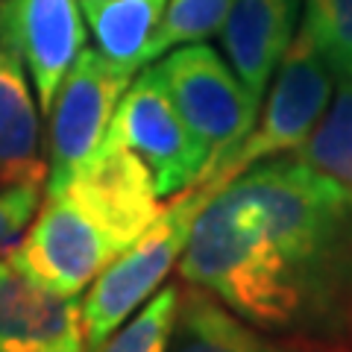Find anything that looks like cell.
<instances>
[{
	"label": "cell",
	"instance_id": "obj_1",
	"mask_svg": "<svg viewBox=\"0 0 352 352\" xmlns=\"http://www.w3.org/2000/svg\"><path fill=\"white\" fill-rule=\"evenodd\" d=\"M179 276L279 344L352 352V197L300 156L264 159L200 206Z\"/></svg>",
	"mask_w": 352,
	"mask_h": 352
},
{
	"label": "cell",
	"instance_id": "obj_2",
	"mask_svg": "<svg viewBox=\"0 0 352 352\" xmlns=\"http://www.w3.org/2000/svg\"><path fill=\"white\" fill-rule=\"evenodd\" d=\"M214 191L217 188H212L208 182H197L191 188L179 191L144 232L120 256L109 261L100 270V276L88 285L80 314L88 352H94L120 323H126L159 291V285L168 279V273L182 258L200 206Z\"/></svg>",
	"mask_w": 352,
	"mask_h": 352
},
{
	"label": "cell",
	"instance_id": "obj_3",
	"mask_svg": "<svg viewBox=\"0 0 352 352\" xmlns=\"http://www.w3.org/2000/svg\"><path fill=\"white\" fill-rule=\"evenodd\" d=\"M156 71L176 112L188 124L191 135L208 159L203 176L197 179L203 182L256 126L258 100H252L232 65L206 41L168 50L159 56Z\"/></svg>",
	"mask_w": 352,
	"mask_h": 352
},
{
	"label": "cell",
	"instance_id": "obj_4",
	"mask_svg": "<svg viewBox=\"0 0 352 352\" xmlns=\"http://www.w3.org/2000/svg\"><path fill=\"white\" fill-rule=\"evenodd\" d=\"M267 88L270 91L258 126H252L250 135L203 179L212 188H220L232 176L264 159L296 153L323 118L335 94V74L305 30L296 32Z\"/></svg>",
	"mask_w": 352,
	"mask_h": 352
},
{
	"label": "cell",
	"instance_id": "obj_5",
	"mask_svg": "<svg viewBox=\"0 0 352 352\" xmlns=\"http://www.w3.org/2000/svg\"><path fill=\"white\" fill-rule=\"evenodd\" d=\"M132 76H135L132 71L120 68L91 47H82V53L74 59L44 115L47 118V135H44L47 194L62 191L94 159Z\"/></svg>",
	"mask_w": 352,
	"mask_h": 352
},
{
	"label": "cell",
	"instance_id": "obj_6",
	"mask_svg": "<svg viewBox=\"0 0 352 352\" xmlns=\"http://www.w3.org/2000/svg\"><path fill=\"white\" fill-rule=\"evenodd\" d=\"M109 147L129 150L144 164L162 200L191 188L208 164L188 124L176 112L156 65L126 85L100 150Z\"/></svg>",
	"mask_w": 352,
	"mask_h": 352
},
{
	"label": "cell",
	"instance_id": "obj_7",
	"mask_svg": "<svg viewBox=\"0 0 352 352\" xmlns=\"http://www.w3.org/2000/svg\"><path fill=\"white\" fill-rule=\"evenodd\" d=\"M124 250L80 200L56 191L38 206L9 258L44 288L80 296Z\"/></svg>",
	"mask_w": 352,
	"mask_h": 352
},
{
	"label": "cell",
	"instance_id": "obj_8",
	"mask_svg": "<svg viewBox=\"0 0 352 352\" xmlns=\"http://www.w3.org/2000/svg\"><path fill=\"white\" fill-rule=\"evenodd\" d=\"M0 24L24 62L38 112L47 115L59 82L85 47L80 0H3Z\"/></svg>",
	"mask_w": 352,
	"mask_h": 352
},
{
	"label": "cell",
	"instance_id": "obj_9",
	"mask_svg": "<svg viewBox=\"0 0 352 352\" xmlns=\"http://www.w3.org/2000/svg\"><path fill=\"white\" fill-rule=\"evenodd\" d=\"M302 0H235L220 27L226 62L244 82L252 100L261 103L282 56L296 38Z\"/></svg>",
	"mask_w": 352,
	"mask_h": 352
},
{
	"label": "cell",
	"instance_id": "obj_10",
	"mask_svg": "<svg viewBox=\"0 0 352 352\" xmlns=\"http://www.w3.org/2000/svg\"><path fill=\"white\" fill-rule=\"evenodd\" d=\"M82 300L30 279L12 258H0V352H41L82 329Z\"/></svg>",
	"mask_w": 352,
	"mask_h": 352
},
{
	"label": "cell",
	"instance_id": "obj_11",
	"mask_svg": "<svg viewBox=\"0 0 352 352\" xmlns=\"http://www.w3.org/2000/svg\"><path fill=\"white\" fill-rule=\"evenodd\" d=\"M24 179H47L38 103L32 97L24 62L0 24V188Z\"/></svg>",
	"mask_w": 352,
	"mask_h": 352
},
{
	"label": "cell",
	"instance_id": "obj_12",
	"mask_svg": "<svg viewBox=\"0 0 352 352\" xmlns=\"http://www.w3.org/2000/svg\"><path fill=\"white\" fill-rule=\"evenodd\" d=\"M164 352H302L256 332L212 294L188 285L179 288L173 326Z\"/></svg>",
	"mask_w": 352,
	"mask_h": 352
},
{
	"label": "cell",
	"instance_id": "obj_13",
	"mask_svg": "<svg viewBox=\"0 0 352 352\" xmlns=\"http://www.w3.org/2000/svg\"><path fill=\"white\" fill-rule=\"evenodd\" d=\"M168 0H80L88 32L97 50L120 68L138 74L150 62Z\"/></svg>",
	"mask_w": 352,
	"mask_h": 352
},
{
	"label": "cell",
	"instance_id": "obj_14",
	"mask_svg": "<svg viewBox=\"0 0 352 352\" xmlns=\"http://www.w3.org/2000/svg\"><path fill=\"white\" fill-rule=\"evenodd\" d=\"M296 156L352 197V76H340L323 118Z\"/></svg>",
	"mask_w": 352,
	"mask_h": 352
},
{
	"label": "cell",
	"instance_id": "obj_15",
	"mask_svg": "<svg viewBox=\"0 0 352 352\" xmlns=\"http://www.w3.org/2000/svg\"><path fill=\"white\" fill-rule=\"evenodd\" d=\"M235 0H168L156 38L150 44V62L179 44L206 41L220 32Z\"/></svg>",
	"mask_w": 352,
	"mask_h": 352
},
{
	"label": "cell",
	"instance_id": "obj_16",
	"mask_svg": "<svg viewBox=\"0 0 352 352\" xmlns=\"http://www.w3.org/2000/svg\"><path fill=\"white\" fill-rule=\"evenodd\" d=\"M176 302H179V285L156 291L141 311L132 314L126 323H120L94 352H164Z\"/></svg>",
	"mask_w": 352,
	"mask_h": 352
},
{
	"label": "cell",
	"instance_id": "obj_17",
	"mask_svg": "<svg viewBox=\"0 0 352 352\" xmlns=\"http://www.w3.org/2000/svg\"><path fill=\"white\" fill-rule=\"evenodd\" d=\"M302 30L338 76H352V0H305Z\"/></svg>",
	"mask_w": 352,
	"mask_h": 352
},
{
	"label": "cell",
	"instance_id": "obj_18",
	"mask_svg": "<svg viewBox=\"0 0 352 352\" xmlns=\"http://www.w3.org/2000/svg\"><path fill=\"white\" fill-rule=\"evenodd\" d=\"M41 191L44 182L38 179H24L0 188V258H6L24 238L32 214L41 206Z\"/></svg>",
	"mask_w": 352,
	"mask_h": 352
},
{
	"label": "cell",
	"instance_id": "obj_19",
	"mask_svg": "<svg viewBox=\"0 0 352 352\" xmlns=\"http://www.w3.org/2000/svg\"><path fill=\"white\" fill-rule=\"evenodd\" d=\"M41 352H88L85 349V340H82V329H74L71 335H65L62 340H56L53 346L41 349Z\"/></svg>",
	"mask_w": 352,
	"mask_h": 352
}]
</instances>
